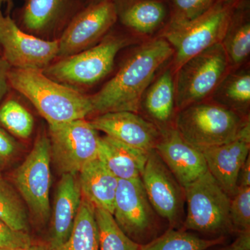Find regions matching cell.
Returning <instances> with one entry per match:
<instances>
[{
  "instance_id": "obj_15",
  "label": "cell",
  "mask_w": 250,
  "mask_h": 250,
  "mask_svg": "<svg viewBox=\"0 0 250 250\" xmlns=\"http://www.w3.org/2000/svg\"><path fill=\"white\" fill-rule=\"evenodd\" d=\"M155 151L184 188L208 171L202 151L192 146L172 126L163 128Z\"/></svg>"
},
{
  "instance_id": "obj_32",
  "label": "cell",
  "mask_w": 250,
  "mask_h": 250,
  "mask_svg": "<svg viewBox=\"0 0 250 250\" xmlns=\"http://www.w3.org/2000/svg\"><path fill=\"white\" fill-rule=\"evenodd\" d=\"M32 246L29 233L16 231L0 220V249L21 250Z\"/></svg>"
},
{
  "instance_id": "obj_16",
  "label": "cell",
  "mask_w": 250,
  "mask_h": 250,
  "mask_svg": "<svg viewBox=\"0 0 250 250\" xmlns=\"http://www.w3.org/2000/svg\"><path fill=\"white\" fill-rule=\"evenodd\" d=\"M250 149V123L247 122L238 137L220 146L202 150L207 169L230 198L238 190V174Z\"/></svg>"
},
{
  "instance_id": "obj_8",
  "label": "cell",
  "mask_w": 250,
  "mask_h": 250,
  "mask_svg": "<svg viewBox=\"0 0 250 250\" xmlns=\"http://www.w3.org/2000/svg\"><path fill=\"white\" fill-rule=\"evenodd\" d=\"M50 142L47 136L38 138L24 162L14 171L13 180L36 220L41 225L50 217Z\"/></svg>"
},
{
  "instance_id": "obj_41",
  "label": "cell",
  "mask_w": 250,
  "mask_h": 250,
  "mask_svg": "<svg viewBox=\"0 0 250 250\" xmlns=\"http://www.w3.org/2000/svg\"><path fill=\"white\" fill-rule=\"evenodd\" d=\"M0 55H1V48H0Z\"/></svg>"
},
{
  "instance_id": "obj_22",
  "label": "cell",
  "mask_w": 250,
  "mask_h": 250,
  "mask_svg": "<svg viewBox=\"0 0 250 250\" xmlns=\"http://www.w3.org/2000/svg\"><path fill=\"white\" fill-rule=\"evenodd\" d=\"M77 0H26L20 14L22 27L29 33L44 34L67 18L72 19Z\"/></svg>"
},
{
  "instance_id": "obj_7",
  "label": "cell",
  "mask_w": 250,
  "mask_h": 250,
  "mask_svg": "<svg viewBox=\"0 0 250 250\" xmlns=\"http://www.w3.org/2000/svg\"><path fill=\"white\" fill-rule=\"evenodd\" d=\"M184 191L187 205L184 229L219 236L233 232L229 218L231 198L208 171L184 187Z\"/></svg>"
},
{
  "instance_id": "obj_43",
  "label": "cell",
  "mask_w": 250,
  "mask_h": 250,
  "mask_svg": "<svg viewBox=\"0 0 250 250\" xmlns=\"http://www.w3.org/2000/svg\"><path fill=\"white\" fill-rule=\"evenodd\" d=\"M0 250H2V249H0Z\"/></svg>"
},
{
  "instance_id": "obj_42",
  "label": "cell",
  "mask_w": 250,
  "mask_h": 250,
  "mask_svg": "<svg viewBox=\"0 0 250 250\" xmlns=\"http://www.w3.org/2000/svg\"><path fill=\"white\" fill-rule=\"evenodd\" d=\"M1 172H0V178H1Z\"/></svg>"
},
{
  "instance_id": "obj_33",
  "label": "cell",
  "mask_w": 250,
  "mask_h": 250,
  "mask_svg": "<svg viewBox=\"0 0 250 250\" xmlns=\"http://www.w3.org/2000/svg\"><path fill=\"white\" fill-rule=\"evenodd\" d=\"M18 150V143L6 130L0 126V168L11 162Z\"/></svg>"
},
{
  "instance_id": "obj_39",
  "label": "cell",
  "mask_w": 250,
  "mask_h": 250,
  "mask_svg": "<svg viewBox=\"0 0 250 250\" xmlns=\"http://www.w3.org/2000/svg\"><path fill=\"white\" fill-rule=\"evenodd\" d=\"M87 5L96 4V3L101 2L104 1H115V0H85ZM86 5V6H87Z\"/></svg>"
},
{
  "instance_id": "obj_6",
  "label": "cell",
  "mask_w": 250,
  "mask_h": 250,
  "mask_svg": "<svg viewBox=\"0 0 250 250\" xmlns=\"http://www.w3.org/2000/svg\"><path fill=\"white\" fill-rule=\"evenodd\" d=\"M229 72L222 43L211 46L184 62L174 75L177 111L210 98Z\"/></svg>"
},
{
  "instance_id": "obj_17",
  "label": "cell",
  "mask_w": 250,
  "mask_h": 250,
  "mask_svg": "<svg viewBox=\"0 0 250 250\" xmlns=\"http://www.w3.org/2000/svg\"><path fill=\"white\" fill-rule=\"evenodd\" d=\"M82 197L80 183L75 174H62L54 199L47 250H59L68 240Z\"/></svg>"
},
{
  "instance_id": "obj_34",
  "label": "cell",
  "mask_w": 250,
  "mask_h": 250,
  "mask_svg": "<svg viewBox=\"0 0 250 250\" xmlns=\"http://www.w3.org/2000/svg\"><path fill=\"white\" fill-rule=\"evenodd\" d=\"M11 67L2 56L0 55V104L9 94L10 85L8 73Z\"/></svg>"
},
{
  "instance_id": "obj_25",
  "label": "cell",
  "mask_w": 250,
  "mask_h": 250,
  "mask_svg": "<svg viewBox=\"0 0 250 250\" xmlns=\"http://www.w3.org/2000/svg\"><path fill=\"white\" fill-rule=\"evenodd\" d=\"M59 250H99L95 207L83 197L68 240Z\"/></svg>"
},
{
  "instance_id": "obj_14",
  "label": "cell",
  "mask_w": 250,
  "mask_h": 250,
  "mask_svg": "<svg viewBox=\"0 0 250 250\" xmlns=\"http://www.w3.org/2000/svg\"><path fill=\"white\" fill-rule=\"evenodd\" d=\"M97 131L136 149L149 152L155 149L161 130L155 124L129 111L111 112L98 115L89 121Z\"/></svg>"
},
{
  "instance_id": "obj_29",
  "label": "cell",
  "mask_w": 250,
  "mask_h": 250,
  "mask_svg": "<svg viewBox=\"0 0 250 250\" xmlns=\"http://www.w3.org/2000/svg\"><path fill=\"white\" fill-rule=\"evenodd\" d=\"M99 231V250H141V245L130 239L115 221L113 215L95 207Z\"/></svg>"
},
{
  "instance_id": "obj_30",
  "label": "cell",
  "mask_w": 250,
  "mask_h": 250,
  "mask_svg": "<svg viewBox=\"0 0 250 250\" xmlns=\"http://www.w3.org/2000/svg\"><path fill=\"white\" fill-rule=\"evenodd\" d=\"M170 18L167 24H177L192 21L214 4L216 0H167Z\"/></svg>"
},
{
  "instance_id": "obj_13",
  "label": "cell",
  "mask_w": 250,
  "mask_h": 250,
  "mask_svg": "<svg viewBox=\"0 0 250 250\" xmlns=\"http://www.w3.org/2000/svg\"><path fill=\"white\" fill-rule=\"evenodd\" d=\"M118 22L114 1L87 5L67 24L59 39L58 57H69L85 49L104 37Z\"/></svg>"
},
{
  "instance_id": "obj_31",
  "label": "cell",
  "mask_w": 250,
  "mask_h": 250,
  "mask_svg": "<svg viewBox=\"0 0 250 250\" xmlns=\"http://www.w3.org/2000/svg\"><path fill=\"white\" fill-rule=\"evenodd\" d=\"M229 218L233 232L250 230V187L238 188L231 197Z\"/></svg>"
},
{
  "instance_id": "obj_38",
  "label": "cell",
  "mask_w": 250,
  "mask_h": 250,
  "mask_svg": "<svg viewBox=\"0 0 250 250\" xmlns=\"http://www.w3.org/2000/svg\"><path fill=\"white\" fill-rule=\"evenodd\" d=\"M225 1H228V3L233 5V6H236L237 5L241 4L242 2L250 1V0H225Z\"/></svg>"
},
{
  "instance_id": "obj_27",
  "label": "cell",
  "mask_w": 250,
  "mask_h": 250,
  "mask_svg": "<svg viewBox=\"0 0 250 250\" xmlns=\"http://www.w3.org/2000/svg\"><path fill=\"white\" fill-rule=\"evenodd\" d=\"M0 125L10 134L26 139L32 134L34 120L22 104L6 95L0 104Z\"/></svg>"
},
{
  "instance_id": "obj_40",
  "label": "cell",
  "mask_w": 250,
  "mask_h": 250,
  "mask_svg": "<svg viewBox=\"0 0 250 250\" xmlns=\"http://www.w3.org/2000/svg\"><path fill=\"white\" fill-rule=\"evenodd\" d=\"M21 250H39L37 248H34V247L31 246L30 248H27V249Z\"/></svg>"
},
{
  "instance_id": "obj_20",
  "label": "cell",
  "mask_w": 250,
  "mask_h": 250,
  "mask_svg": "<svg viewBox=\"0 0 250 250\" xmlns=\"http://www.w3.org/2000/svg\"><path fill=\"white\" fill-rule=\"evenodd\" d=\"M172 67L166 69L148 87L141 108L159 129L172 126L175 115V80Z\"/></svg>"
},
{
  "instance_id": "obj_24",
  "label": "cell",
  "mask_w": 250,
  "mask_h": 250,
  "mask_svg": "<svg viewBox=\"0 0 250 250\" xmlns=\"http://www.w3.org/2000/svg\"><path fill=\"white\" fill-rule=\"evenodd\" d=\"M212 100L243 116H248L250 105V72L233 70L225 76L212 95Z\"/></svg>"
},
{
  "instance_id": "obj_18",
  "label": "cell",
  "mask_w": 250,
  "mask_h": 250,
  "mask_svg": "<svg viewBox=\"0 0 250 250\" xmlns=\"http://www.w3.org/2000/svg\"><path fill=\"white\" fill-rule=\"evenodd\" d=\"M118 21L136 35L152 36L167 24V0H115Z\"/></svg>"
},
{
  "instance_id": "obj_37",
  "label": "cell",
  "mask_w": 250,
  "mask_h": 250,
  "mask_svg": "<svg viewBox=\"0 0 250 250\" xmlns=\"http://www.w3.org/2000/svg\"><path fill=\"white\" fill-rule=\"evenodd\" d=\"M3 6H6L8 14H9L10 11L13 7V0H0V9Z\"/></svg>"
},
{
  "instance_id": "obj_19",
  "label": "cell",
  "mask_w": 250,
  "mask_h": 250,
  "mask_svg": "<svg viewBox=\"0 0 250 250\" xmlns=\"http://www.w3.org/2000/svg\"><path fill=\"white\" fill-rule=\"evenodd\" d=\"M148 152L108 137H100L98 158L117 179L141 178Z\"/></svg>"
},
{
  "instance_id": "obj_12",
  "label": "cell",
  "mask_w": 250,
  "mask_h": 250,
  "mask_svg": "<svg viewBox=\"0 0 250 250\" xmlns=\"http://www.w3.org/2000/svg\"><path fill=\"white\" fill-rule=\"evenodd\" d=\"M141 182L149 201L159 217L171 228L184 223L186 204L184 188L179 183L155 149L148 152Z\"/></svg>"
},
{
  "instance_id": "obj_5",
  "label": "cell",
  "mask_w": 250,
  "mask_h": 250,
  "mask_svg": "<svg viewBox=\"0 0 250 250\" xmlns=\"http://www.w3.org/2000/svg\"><path fill=\"white\" fill-rule=\"evenodd\" d=\"M130 42L126 36L106 34L98 45L63 57L51 63L42 72L46 76L62 84L90 86L110 73L117 54Z\"/></svg>"
},
{
  "instance_id": "obj_1",
  "label": "cell",
  "mask_w": 250,
  "mask_h": 250,
  "mask_svg": "<svg viewBox=\"0 0 250 250\" xmlns=\"http://www.w3.org/2000/svg\"><path fill=\"white\" fill-rule=\"evenodd\" d=\"M173 54L172 47L161 37L147 41L134 49L116 75L101 89L89 96L91 114L139 113L148 87L159 69Z\"/></svg>"
},
{
  "instance_id": "obj_4",
  "label": "cell",
  "mask_w": 250,
  "mask_h": 250,
  "mask_svg": "<svg viewBox=\"0 0 250 250\" xmlns=\"http://www.w3.org/2000/svg\"><path fill=\"white\" fill-rule=\"evenodd\" d=\"M235 6L225 0H216L205 14L192 21L166 24L159 37L174 50V73L189 59L211 46L221 43Z\"/></svg>"
},
{
  "instance_id": "obj_36",
  "label": "cell",
  "mask_w": 250,
  "mask_h": 250,
  "mask_svg": "<svg viewBox=\"0 0 250 250\" xmlns=\"http://www.w3.org/2000/svg\"><path fill=\"white\" fill-rule=\"evenodd\" d=\"M237 185L238 188L250 187V155L242 166L238 174Z\"/></svg>"
},
{
  "instance_id": "obj_9",
  "label": "cell",
  "mask_w": 250,
  "mask_h": 250,
  "mask_svg": "<svg viewBox=\"0 0 250 250\" xmlns=\"http://www.w3.org/2000/svg\"><path fill=\"white\" fill-rule=\"evenodd\" d=\"M51 156L62 174L80 173L98 158L100 136L85 119L49 125Z\"/></svg>"
},
{
  "instance_id": "obj_26",
  "label": "cell",
  "mask_w": 250,
  "mask_h": 250,
  "mask_svg": "<svg viewBox=\"0 0 250 250\" xmlns=\"http://www.w3.org/2000/svg\"><path fill=\"white\" fill-rule=\"evenodd\" d=\"M224 240V236L205 239L187 230L171 228L161 236L141 246V250H206L221 244Z\"/></svg>"
},
{
  "instance_id": "obj_11",
  "label": "cell",
  "mask_w": 250,
  "mask_h": 250,
  "mask_svg": "<svg viewBox=\"0 0 250 250\" xmlns=\"http://www.w3.org/2000/svg\"><path fill=\"white\" fill-rule=\"evenodd\" d=\"M59 46V39L43 40L23 31L0 9V48L11 67L43 70L58 57Z\"/></svg>"
},
{
  "instance_id": "obj_28",
  "label": "cell",
  "mask_w": 250,
  "mask_h": 250,
  "mask_svg": "<svg viewBox=\"0 0 250 250\" xmlns=\"http://www.w3.org/2000/svg\"><path fill=\"white\" fill-rule=\"evenodd\" d=\"M0 220L16 231L29 233V222L21 197L12 186L0 178Z\"/></svg>"
},
{
  "instance_id": "obj_2",
  "label": "cell",
  "mask_w": 250,
  "mask_h": 250,
  "mask_svg": "<svg viewBox=\"0 0 250 250\" xmlns=\"http://www.w3.org/2000/svg\"><path fill=\"white\" fill-rule=\"evenodd\" d=\"M10 88L29 100L49 125L85 119L91 115L89 96L46 76L42 70L11 67Z\"/></svg>"
},
{
  "instance_id": "obj_23",
  "label": "cell",
  "mask_w": 250,
  "mask_h": 250,
  "mask_svg": "<svg viewBox=\"0 0 250 250\" xmlns=\"http://www.w3.org/2000/svg\"><path fill=\"white\" fill-rule=\"evenodd\" d=\"M221 43L230 71L239 69L250 53V1L235 6Z\"/></svg>"
},
{
  "instance_id": "obj_3",
  "label": "cell",
  "mask_w": 250,
  "mask_h": 250,
  "mask_svg": "<svg viewBox=\"0 0 250 250\" xmlns=\"http://www.w3.org/2000/svg\"><path fill=\"white\" fill-rule=\"evenodd\" d=\"M249 121V116L206 100L177 112L173 126L187 142L202 151L236 139Z\"/></svg>"
},
{
  "instance_id": "obj_35",
  "label": "cell",
  "mask_w": 250,
  "mask_h": 250,
  "mask_svg": "<svg viewBox=\"0 0 250 250\" xmlns=\"http://www.w3.org/2000/svg\"><path fill=\"white\" fill-rule=\"evenodd\" d=\"M218 250H250V230L238 233L236 240L231 245Z\"/></svg>"
},
{
  "instance_id": "obj_21",
  "label": "cell",
  "mask_w": 250,
  "mask_h": 250,
  "mask_svg": "<svg viewBox=\"0 0 250 250\" xmlns=\"http://www.w3.org/2000/svg\"><path fill=\"white\" fill-rule=\"evenodd\" d=\"M82 197L95 207L113 215L118 180L98 158L90 161L80 172Z\"/></svg>"
},
{
  "instance_id": "obj_10",
  "label": "cell",
  "mask_w": 250,
  "mask_h": 250,
  "mask_svg": "<svg viewBox=\"0 0 250 250\" xmlns=\"http://www.w3.org/2000/svg\"><path fill=\"white\" fill-rule=\"evenodd\" d=\"M113 216L122 231L141 246L157 237L159 216L141 178L118 180Z\"/></svg>"
}]
</instances>
